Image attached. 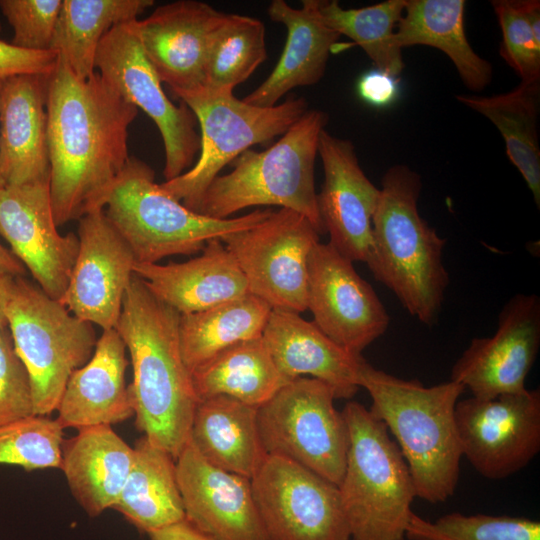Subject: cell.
I'll use <instances>...</instances> for the list:
<instances>
[{
	"label": "cell",
	"mask_w": 540,
	"mask_h": 540,
	"mask_svg": "<svg viewBox=\"0 0 540 540\" xmlns=\"http://www.w3.org/2000/svg\"><path fill=\"white\" fill-rule=\"evenodd\" d=\"M49 191L57 227L103 209L126 166L138 109L99 73L78 78L58 56L47 78Z\"/></svg>",
	"instance_id": "1"
},
{
	"label": "cell",
	"mask_w": 540,
	"mask_h": 540,
	"mask_svg": "<svg viewBox=\"0 0 540 540\" xmlns=\"http://www.w3.org/2000/svg\"><path fill=\"white\" fill-rule=\"evenodd\" d=\"M179 319L134 274L115 327L131 358L135 426L175 460L189 440L199 403L180 349Z\"/></svg>",
	"instance_id": "2"
},
{
	"label": "cell",
	"mask_w": 540,
	"mask_h": 540,
	"mask_svg": "<svg viewBox=\"0 0 540 540\" xmlns=\"http://www.w3.org/2000/svg\"><path fill=\"white\" fill-rule=\"evenodd\" d=\"M359 386L372 399L370 412L396 439L408 465L416 497L443 503L457 488L462 457L455 406L465 388L454 381L426 387L378 370L367 361Z\"/></svg>",
	"instance_id": "3"
},
{
	"label": "cell",
	"mask_w": 540,
	"mask_h": 540,
	"mask_svg": "<svg viewBox=\"0 0 540 540\" xmlns=\"http://www.w3.org/2000/svg\"><path fill=\"white\" fill-rule=\"evenodd\" d=\"M420 175L396 164L381 181L372 219V246L366 264L374 278L425 325L436 323L449 274L443 264L446 240L421 217Z\"/></svg>",
	"instance_id": "4"
},
{
	"label": "cell",
	"mask_w": 540,
	"mask_h": 540,
	"mask_svg": "<svg viewBox=\"0 0 540 540\" xmlns=\"http://www.w3.org/2000/svg\"><path fill=\"white\" fill-rule=\"evenodd\" d=\"M328 116L311 109L269 148L248 149L233 161L230 173L218 175L194 212L216 219L252 206H279L305 216L324 234L314 181L321 132Z\"/></svg>",
	"instance_id": "5"
},
{
	"label": "cell",
	"mask_w": 540,
	"mask_h": 540,
	"mask_svg": "<svg viewBox=\"0 0 540 540\" xmlns=\"http://www.w3.org/2000/svg\"><path fill=\"white\" fill-rule=\"evenodd\" d=\"M342 414L349 445L338 485L350 540H405L416 491L408 465L386 425L349 401Z\"/></svg>",
	"instance_id": "6"
},
{
	"label": "cell",
	"mask_w": 540,
	"mask_h": 540,
	"mask_svg": "<svg viewBox=\"0 0 540 540\" xmlns=\"http://www.w3.org/2000/svg\"><path fill=\"white\" fill-rule=\"evenodd\" d=\"M103 209L137 263L201 252L209 241L249 229L272 212L256 209L227 219L196 213L167 194L155 182L154 170L136 157L129 158Z\"/></svg>",
	"instance_id": "7"
},
{
	"label": "cell",
	"mask_w": 540,
	"mask_h": 540,
	"mask_svg": "<svg viewBox=\"0 0 540 540\" xmlns=\"http://www.w3.org/2000/svg\"><path fill=\"white\" fill-rule=\"evenodd\" d=\"M6 315L15 351L30 378L34 414L47 416L56 411L73 371L91 358L95 329L24 276L13 280Z\"/></svg>",
	"instance_id": "8"
},
{
	"label": "cell",
	"mask_w": 540,
	"mask_h": 540,
	"mask_svg": "<svg viewBox=\"0 0 540 540\" xmlns=\"http://www.w3.org/2000/svg\"><path fill=\"white\" fill-rule=\"evenodd\" d=\"M195 115L200 127L197 162L161 188L195 211L203 193L220 171L244 151L283 135L307 111L302 97L272 107H257L230 91L201 88L176 95Z\"/></svg>",
	"instance_id": "9"
},
{
	"label": "cell",
	"mask_w": 540,
	"mask_h": 540,
	"mask_svg": "<svg viewBox=\"0 0 540 540\" xmlns=\"http://www.w3.org/2000/svg\"><path fill=\"white\" fill-rule=\"evenodd\" d=\"M326 383L298 377L258 407L257 422L266 455L293 461L339 485L349 445L342 412Z\"/></svg>",
	"instance_id": "10"
},
{
	"label": "cell",
	"mask_w": 540,
	"mask_h": 540,
	"mask_svg": "<svg viewBox=\"0 0 540 540\" xmlns=\"http://www.w3.org/2000/svg\"><path fill=\"white\" fill-rule=\"evenodd\" d=\"M320 234L300 213L280 208L221 241L241 269L248 292L272 310H307L308 259Z\"/></svg>",
	"instance_id": "11"
},
{
	"label": "cell",
	"mask_w": 540,
	"mask_h": 540,
	"mask_svg": "<svg viewBox=\"0 0 540 540\" xmlns=\"http://www.w3.org/2000/svg\"><path fill=\"white\" fill-rule=\"evenodd\" d=\"M95 68L126 101L142 109L156 124L165 150V181L190 169L200 151L196 117L186 104L176 106L166 96L141 45L136 20L113 27L103 37Z\"/></svg>",
	"instance_id": "12"
},
{
	"label": "cell",
	"mask_w": 540,
	"mask_h": 540,
	"mask_svg": "<svg viewBox=\"0 0 540 540\" xmlns=\"http://www.w3.org/2000/svg\"><path fill=\"white\" fill-rule=\"evenodd\" d=\"M250 480L268 540H350L337 485L273 455Z\"/></svg>",
	"instance_id": "13"
},
{
	"label": "cell",
	"mask_w": 540,
	"mask_h": 540,
	"mask_svg": "<svg viewBox=\"0 0 540 540\" xmlns=\"http://www.w3.org/2000/svg\"><path fill=\"white\" fill-rule=\"evenodd\" d=\"M455 423L462 456L483 477L505 479L540 450V391L458 400Z\"/></svg>",
	"instance_id": "14"
},
{
	"label": "cell",
	"mask_w": 540,
	"mask_h": 540,
	"mask_svg": "<svg viewBox=\"0 0 540 540\" xmlns=\"http://www.w3.org/2000/svg\"><path fill=\"white\" fill-rule=\"evenodd\" d=\"M307 309L327 337L355 355H362L390 322L372 286L330 243L318 242L310 253Z\"/></svg>",
	"instance_id": "15"
},
{
	"label": "cell",
	"mask_w": 540,
	"mask_h": 540,
	"mask_svg": "<svg viewBox=\"0 0 540 540\" xmlns=\"http://www.w3.org/2000/svg\"><path fill=\"white\" fill-rule=\"evenodd\" d=\"M539 347L540 299L518 293L502 308L493 336L471 340L453 365L450 380L478 399L521 393Z\"/></svg>",
	"instance_id": "16"
},
{
	"label": "cell",
	"mask_w": 540,
	"mask_h": 540,
	"mask_svg": "<svg viewBox=\"0 0 540 540\" xmlns=\"http://www.w3.org/2000/svg\"><path fill=\"white\" fill-rule=\"evenodd\" d=\"M0 235L50 298L61 301L67 290L79 241L61 235L54 221L49 180L0 189Z\"/></svg>",
	"instance_id": "17"
},
{
	"label": "cell",
	"mask_w": 540,
	"mask_h": 540,
	"mask_svg": "<svg viewBox=\"0 0 540 540\" xmlns=\"http://www.w3.org/2000/svg\"><path fill=\"white\" fill-rule=\"evenodd\" d=\"M78 241V254L60 302L76 317L102 330L113 329L134 275L135 257L104 209L79 219Z\"/></svg>",
	"instance_id": "18"
},
{
	"label": "cell",
	"mask_w": 540,
	"mask_h": 540,
	"mask_svg": "<svg viewBox=\"0 0 540 540\" xmlns=\"http://www.w3.org/2000/svg\"><path fill=\"white\" fill-rule=\"evenodd\" d=\"M226 14L201 1L179 0L136 20L148 60L175 96L205 87L212 41Z\"/></svg>",
	"instance_id": "19"
},
{
	"label": "cell",
	"mask_w": 540,
	"mask_h": 540,
	"mask_svg": "<svg viewBox=\"0 0 540 540\" xmlns=\"http://www.w3.org/2000/svg\"><path fill=\"white\" fill-rule=\"evenodd\" d=\"M318 154L324 180L317 206L330 243L350 261L366 263L372 246V219L380 189L362 170L350 140L321 132Z\"/></svg>",
	"instance_id": "20"
},
{
	"label": "cell",
	"mask_w": 540,
	"mask_h": 540,
	"mask_svg": "<svg viewBox=\"0 0 540 540\" xmlns=\"http://www.w3.org/2000/svg\"><path fill=\"white\" fill-rule=\"evenodd\" d=\"M185 519L213 540H268L251 480L207 462L188 440L175 460Z\"/></svg>",
	"instance_id": "21"
},
{
	"label": "cell",
	"mask_w": 540,
	"mask_h": 540,
	"mask_svg": "<svg viewBox=\"0 0 540 540\" xmlns=\"http://www.w3.org/2000/svg\"><path fill=\"white\" fill-rule=\"evenodd\" d=\"M48 75L21 74L0 89V175L4 186L49 180Z\"/></svg>",
	"instance_id": "22"
},
{
	"label": "cell",
	"mask_w": 540,
	"mask_h": 540,
	"mask_svg": "<svg viewBox=\"0 0 540 540\" xmlns=\"http://www.w3.org/2000/svg\"><path fill=\"white\" fill-rule=\"evenodd\" d=\"M262 338L287 381L310 375L328 384L336 399H350L360 388L362 355L346 351L299 313L272 310Z\"/></svg>",
	"instance_id": "23"
},
{
	"label": "cell",
	"mask_w": 540,
	"mask_h": 540,
	"mask_svg": "<svg viewBox=\"0 0 540 540\" xmlns=\"http://www.w3.org/2000/svg\"><path fill=\"white\" fill-rule=\"evenodd\" d=\"M126 351L115 328L103 330L89 361L66 383L55 418L63 429L111 426L134 415L125 380Z\"/></svg>",
	"instance_id": "24"
},
{
	"label": "cell",
	"mask_w": 540,
	"mask_h": 540,
	"mask_svg": "<svg viewBox=\"0 0 540 540\" xmlns=\"http://www.w3.org/2000/svg\"><path fill=\"white\" fill-rule=\"evenodd\" d=\"M134 274L180 315L207 310L248 294L246 279L221 240L209 241L185 262L135 263Z\"/></svg>",
	"instance_id": "25"
},
{
	"label": "cell",
	"mask_w": 540,
	"mask_h": 540,
	"mask_svg": "<svg viewBox=\"0 0 540 540\" xmlns=\"http://www.w3.org/2000/svg\"><path fill=\"white\" fill-rule=\"evenodd\" d=\"M267 14L272 21L285 26L287 38L272 72L243 98L257 107L275 106L290 90L319 82L340 37L321 20L316 0H303L301 8H293L283 0H273Z\"/></svg>",
	"instance_id": "26"
},
{
	"label": "cell",
	"mask_w": 540,
	"mask_h": 540,
	"mask_svg": "<svg viewBox=\"0 0 540 540\" xmlns=\"http://www.w3.org/2000/svg\"><path fill=\"white\" fill-rule=\"evenodd\" d=\"M134 457L129 446L110 425L78 429L62 445V465L73 497L96 517L116 503Z\"/></svg>",
	"instance_id": "27"
},
{
	"label": "cell",
	"mask_w": 540,
	"mask_h": 540,
	"mask_svg": "<svg viewBox=\"0 0 540 540\" xmlns=\"http://www.w3.org/2000/svg\"><path fill=\"white\" fill-rule=\"evenodd\" d=\"M257 406L228 396L199 401L189 441L210 464L249 479L266 453L262 447Z\"/></svg>",
	"instance_id": "28"
},
{
	"label": "cell",
	"mask_w": 540,
	"mask_h": 540,
	"mask_svg": "<svg viewBox=\"0 0 540 540\" xmlns=\"http://www.w3.org/2000/svg\"><path fill=\"white\" fill-rule=\"evenodd\" d=\"M464 12V0H406L395 43L400 49L425 45L441 50L453 62L464 85L479 91L491 82L492 66L468 42Z\"/></svg>",
	"instance_id": "29"
},
{
	"label": "cell",
	"mask_w": 540,
	"mask_h": 540,
	"mask_svg": "<svg viewBox=\"0 0 540 540\" xmlns=\"http://www.w3.org/2000/svg\"><path fill=\"white\" fill-rule=\"evenodd\" d=\"M133 450L130 472L112 509L146 534L184 520L175 459L144 435Z\"/></svg>",
	"instance_id": "30"
},
{
	"label": "cell",
	"mask_w": 540,
	"mask_h": 540,
	"mask_svg": "<svg viewBox=\"0 0 540 540\" xmlns=\"http://www.w3.org/2000/svg\"><path fill=\"white\" fill-rule=\"evenodd\" d=\"M456 99L488 118L501 133L506 153L540 206L538 118L540 79L521 81L512 91L493 95H457Z\"/></svg>",
	"instance_id": "31"
},
{
	"label": "cell",
	"mask_w": 540,
	"mask_h": 540,
	"mask_svg": "<svg viewBox=\"0 0 540 540\" xmlns=\"http://www.w3.org/2000/svg\"><path fill=\"white\" fill-rule=\"evenodd\" d=\"M191 374L199 401L222 395L257 407L289 382L262 336L224 349Z\"/></svg>",
	"instance_id": "32"
},
{
	"label": "cell",
	"mask_w": 540,
	"mask_h": 540,
	"mask_svg": "<svg viewBox=\"0 0 540 540\" xmlns=\"http://www.w3.org/2000/svg\"><path fill=\"white\" fill-rule=\"evenodd\" d=\"M153 0H62L51 50L80 79L95 71L98 46L115 26L138 19Z\"/></svg>",
	"instance_id": "33"
},
{
	"label": "cell",
	"mask_w": 540,
	"mask_h": 540,
	"mask_svg": "<svg viewBox=\"0 0 540 540\" xmlns=\"http://www.w3.org/2000/svg\"><path fill=\"white\" fill-rule=\"evenodd\" d=\"M271 311L265 301L248 293L204 311L180 315V349L189 371L232 345L261 337Z\"/></svg>",
	"instance_id": "34"
},
{
	"label": "cell",
	"mask_w": 540,
	"mask_h": 540,
	"mask_svg": "<svg viewBox=\"0 0 540 540\" xmlns=\"http://www.w3.org/2000/svg\"><path fill=\"white\" fill-rule=\"evenodd\" d=\"M406 0H387L357 9L342 8L337 0H316L326 26L360 46L376 69L394 77L404 69L402 49L395 43L397 25Z\"/></svg>",
	"instance_id": "35"
},
{
	"label": "cell",
	"mask_w": 540,
	"mask_h": 540,
	"mask_svg": "<svg viewBox=\"0 0 540 540\" xmlns=\"http://www.w3.org/2000/svg\"><path fill=\"white\" fill-rule=\"evenodd\" d=\"M266 58L264 23L227 13L212 41L204 88L233 92Z\"/></svg>",
	"instance_id": "36"
},
{
	"label": "cell",
	"mask_w": 540,
	"mask_h": 540,
	"mask_svg": "<svg viewBox=\"0 0 540 540\" xmlns=\"http://www.w3.org/2000/svg\"><path fill=\"white\" fill-rule=\"evenodd\" d=\"M407 540H540V522L522 517L446 514L431 522L412 512Z\"/></svg>",
	"instance_id": "37"
},
{
	"label": "cell",
	"mask_w": 540,
	"mask_h": 540,
	"mask_svg": "<svg viewBox=\"0 0 540 540\" xmlns=\"http://www.w3.org/2000/svg\"><path fill=\"white\" fill-rule=\"evenodd\" d=\"M63 428L56 419L32 415L0 426V465L31 472L62 465Z\"/></svg>",
	"instance_id": "38"
},
{
	"label": "cell",
	"mask_w": 540,
	"mask_h": 540,
	"mask_svg": "<svg viewBox=\"0 0 540 540\" xmlns=\"http://www.w3.org/2000/svg\"><path fill=\"white\" fill-rule=\"evenodd\" d=\"M502 42L500 55L521 81L540 79V39L534 35L518 0L491 2Z\"/></svg>",
	"instance_id": "39"
},
{
	"label": "cell",
	"mask_w": 540,
	"mask_h": 540,
	"mask_svg": "<svg viewBox=\"0 0 540 540\" xmlns=\"http://www.w3.org/2000/svg\"><path fill=\"white\" fill-rule=\"evenodd\" d=\"M61 7L62 0H0V10L13 29L11 44L50 51Z\"/></svg>",
	"instance_id": "40"
},
{
	"label": "cell",
	"mask_w": 540,
	"mask_h": 540,
	"mask_svg": "<svg viewBox=\"0 0 540 540\" xmlns=\"http://www.w3.org/2000/svg\"><path fill=\"white\" fill-rule=\"evenodd\" d=\"M32 415L30 378L6 327L0 334V426Z\"/></svg>",
	"instance_id": "41"
},
{
	"label": "cell",
	"mask_w": 540,
	"mask_h": 540,
	"mask_svg": "<svg viewBox=\"0 0 540 540\" xmlns=\"http://www.w3.org/2000/svg\"><path fill=\"white\" fill-rule=\"evenodd\" d=\"M54 51H31L0 39V79L21 75H49L57 62Z\"/></svg>",
	"instance_id": "42"
},
{
	"label": "cell",
	"mask_w": 540,
	"mask_h": 540,
	"mask_svg": "<svg viewBox=\"0 0 540 540\" xmlns=\"http://www.w3.org/2000/svg\"><path fill=\"white\" fill-rule=\"evenodd\" d=\"M357 93L367 104L383 108L392 104L398 95V79L388 73L375 69L360 76Z\"/></svg>",
	"instance_id": "43"
},
{
	"label": "cell",
	"mask_w": 540,
	"mask_h": 540,
	"mask_svg": "<svg viewBox=\"0 0 540 540\" xmlns=\"http://www.w3.org/2000/svg\"><path fill=\"white\" fill-rule=\"evenodd\" d=\"M147 535L150 540H213L186 519L151 531Z\"/></svg>",
	"instance_id": "44"
},
{
	"label": "cell",
	"mask_w": 540,
	"mask_h": 540,
	"mask_svg": "<svg viewBox=\"0 0 540 540\" xmlns=\"http://www.w3.org/2000/svg\"><path fill=\"white\" fill-rule=\"evenodd\" d=\"M25 273V266L0 243V276L16 278Z\"/></svg>",
	"instance_id": "45"
},
{
	"label": "cell",
	"mask_w": 540,
	"mask_h": 540,
	"mask_svg": "<svg viewBox=\"0 0 540 540\" xmlns=\"http://www.w3.org/2000/svg\"><path fill=\"white\" fill-rule=\"evenodd\" d=\"M14 278L0 276V334L8 327L6 307L11 293Z\"/></svg>",
	"instance_id": "46"
},
{
	"label": "cell",
	"mask_w": 540,
	"mask_h": 540,
	"mask_svg": "<svg viewBox=\"0 0 540 540\" xmlns=\"http://www.w3.org/2000/svg\"><path fill=\"white\" fill-rule=\"evenodd\" d=\"M1 85H2V80L0 79V89H1ZM4 187V183L2 181V178H1V175H0V189Z\"/></svg>",
	"instance_id": "47"
},
{
	"label": "cell",
	"mask_w": 540,
	"mask_h": 540,
	"mask_svg": "<svg viewBox=\"0 0 540 540\" xmlns=\"http://www.w3.org/2000/svg\"><path fill=\"white\" fill-rule=\"evenodd\" d=\"M1 29H2V28H1V24H0V31H1Z\"/></svg>",
	"instance_id": "48"
}]
</instances>
